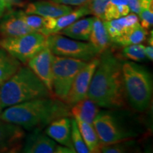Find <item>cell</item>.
I'll use <instances>...</instances> for the list:
<instances>
[{
	"label": "cell",
	"instance_id": "obj_17",
	"mask_svg": "<svg viewBox=\"0 0 153 153\" xmlns=\"http://www.w3.org/2000/svg\"><path fill=\"white\" fill-rule=\"evenodd\" d=\"M93 20L94 17L78 19L70 26L63 28L58 33L77 41H88L90 36Z\"/></svg>",
	"mask_w": 153,
	"mask_h": 153
},
{
	"label": "cell",
	"instance_id": "obj_4",
	"mask_svg": "<svg viewBox=\"0 0 153 153\" xmlns=\"http://www.w3.org/2000/svg\"><path fill=\"white\" fill-rule=\"evenodd\" d=\"M124 89L127 101L137 111H144L150 106L152 97V74L143 66L131 61L122 64Z\"/></svg>",
	"mask_w": 153,
	"mask_h": 153
},
{
	"label": "cell",
	"instance_id": "obj_31",
	"mask_svg": "<svg viewBox=\"0 0 153 153\" xmlns=\"http://www.w3.org/2000/svg\"><path fill=\"white\" fill-rule=\"evenodd\" d=\"M53 2L68 6H82L89 3L90 0H50Z\"/></svg>",
	"mask_w": 153,
	"mask_h": 153
},
{
	"label": "cell",
	"instance_id": "obj_24",
	"mask_svg": "<svg viewBox=\"0 0 153 153\" xmlns=\"http://www.w3.org/2000/svg\"><path fill=\"white\" fill-rule=\"evenodd\" d=\"M131 12L126 0H109L104 11V21L125 16Z\"/></svg>",
	"mask_w": 153,
	"mask_h": 153
},
{
	"label": "cell",
	"instance_id": "obj_6",
	"mask_svg": "<svg viewBox=\"0 0 153 153\" xmlns=\"http://www.w3.org/2000/svg\"><path fill=\"white\" fill-rule=\"evenodd\" d=\"M47 47V36L34 31L26 35L0 39V48L16 58L23 64H27L42 50Z\"/></svg>",
	"mask_w": 153,
	"mask_h": 153
},
{
	"label": "cell",
	"instance_id": "obj_18",
	"mask_svg": "<svg viewBox=\"0 0 153 153\" xmlns=\"http://www.w3.org/2000/svg\"><path fill=\"white\" fill-rule=\"evenodd\" d=\"M99 108L94 101L87 97L70 107V114L73 118H78L93 125L94 120L100 111Z\"/></svg>",
	"mask_w": 153,
	"mask_h": 153
},
{
	"label": "cell",
	"instance_id": "obj_22",
	"mask_svg": "<svg viewBox=\"0 0 153 153\" xmlns=\"http://www.w3.org/2000/svg\"><path fill=\"white\" fill-rule=\"evenodd\" d=\"M77 124L82 138L90 153L101 152V144L92 124L83 121L78 118H74Z\"/></svg>",
	"mask_w": 153,
	"mask_h": 153
},
{
	"label": "cell",
	"instance_id": "obj_16",
	"mask_svg": "<svg viewBox=\"0 0 153 153\" xmlns=\"http://www.w3.org/2000/svg\"><path fill=\"white\" fill-rule=\"evenodd\" d=\"M73 10L70 6L53 2L51 1H38L28 4L25 13L36 14L46 18H56L68 14Z\"/></svg>",
	"mask_w": 153,
	"mask_h": 153
},
{
	"label": "cell",
	"instance_id": "obj_3",
	"mask_svg": "<svg viewBox=\"0 0 153 153\" xmlns=\"http://www.w3.org/2000/svg\"><path fill=\"white\" fill-rule=\"evenodd\" d=\"M55 97L28 66H22L10 79L0 86L1 108L32 100Z\"/></svg>",
	"mask_w": 153,
	"mask_h": 153
},
{
	"label": "cell",
	"instance_id": "obj_20",
	"mask_svg": "<svg viewBox=\"0 0 153 153\" xmlns=\"http://www.w3.org/2000/svg\"><path fill=\"white\" fill-rule=\"evenodd\" d=\"M139 18L136 14H128L120 18L110 21H104L111 41L122 35L127 28L139 24Z\"/></svg>",
	"mask_w": 153,
	"mask_h": 153
},
{
	"label": "cell",
	"instance_id": "obj_35",
	"mask_svg": "<svg viewBox=\"0 0 153 153\" xmlns=\"http://www.w3.org/2000/svg\"><path fill=\"white\" fill-rule=\"evenodd\" d=\"M13 6L17 7H24L26 6V2L24 0H4Z\"/></svg>",
	"mask_w": 153,
	"mask_h": 153
},
{
	"label": "cell",
	"instance_id": "obj_27",
	"mask_svg": "<svg viewBox=\"0 0 153 153\" xmlns=\"http://www.w3.org/2000/svg\"><path fill=\"white\" fill-rule=\"evenodd\" d=\"M71 138L72 145L76 152L78 153H90L87 145H85L82 136L78 128L77 124L74 118H72V133Z\"/></svg>",
	"mask_w": 153,
	"mask_h": 153
},
{
	"label": "cell",
	"instance_id": "obj_23",
	"mask_svg": "<svg viewBox=\"0 0 153 153\" xmlns=\"http://www.w3.org/2000/svg\"><path fill=\"white\" fill-rule=\"evenodd\" d=\"M22 67V62L3 49H0V86Z\"/></svg>",
	"mask_w": 153,
	"mask_h": 153
},
{
	"label": "cell",
	"instance_id": "obj_25",
	"mask_svg": "<svg viewBox=\"0 0 153 153\" xmlns=\"http://www.w3.org/2000/svg\"><path fill=\"white\" fill-rule=\"evenodd\" d=\"M145 46L142 44H133V45L124 46L123 55L128 60L133 62H142L146 58L145 55Z\"/></svg>",
	"mask_w": 153,
	"mask_h": 153
},
{
	"label": "cell",
	"instance_id": "obj_19",
	"mask_svg": "<svg viewBox=\"0 0 153 153\" xmlns=\"http://www.w3.org/2000/svg\"><path fill=\"white\" fill-rule=\"evenodd\" d=\"M89 41L97 49L99 54L110 48L111 41L105 27L104 21L98 17H94Z\"/></svg>",
	"mask_w": 153,
	"mask_h": 153
},
{
	"label": "cell",
	"instance_id": "obj_2",
	"mask_svg": "<svg viewBox=\"0 0 153 153\" xmlns=\"http://www.w3.org/2000/svg\"><path fill=\"white\" fill-rule=\"evenodd\" d=\"M71 116L70 107L55 97H45L7 107L0 114V120L31 131L43 129L57 118Z\"/></svg>",
	"mask_w": 153,
	"mask_h": 153
},
{
	"label": "cell",
	"instance_id": "obj_38",
	"mask_svg": "<svg viewBox=\"0 0 153 153\" xmlns=\"http://www.w3.org/2000/svg\"><path fill=\"white\" fill-rule=\"evenodd\" d=\"M1 109H2V108H1V107L0 106V114H1Z\"/></svg>",
	"mask_w": 153,
	"mask_h": 153
},
{
	"label": "cell",
	"instance_id": "obj_26",
	"mask_svg": "<svg viewBox=\"0 0 153 153\" xmlns=\"http://www.w3.org/2000/svg\"><path fill=\"white\" fill-rule=\"evenodd\" d=\"M18 14L28 27L34 31L41 33L45 24V17L36 14H26L23 11H19Z\"/></svg>",
	"mask_w": 153,
	"mask_h": 153
},
{
	"label": "cell",
	"instance_id": "obj_37",
	"mask_svg": "<svg viewBox=\"0 0 153 153\" xmlns=\"http://www.w3.org/2000/svg\"><path fill=\"white\" fill-rule=\"evenodd\" d=\"M148 43L150 44V45H151V46H152V45H153V43H152V31L151 32V36H150V38H149Z\"/></svg>",
	"mask_w": 153,
	"mask_h": 153
},
{
	"label": "cell",
	"instance_id": "obj_7",
	"mask_svg": "<svg viewBox=\"0 0 153 153\" xmlns=\"http://www.w3.org/2000/svg\"><path fill=\"white\" fill-rule=\"evenodd\" d=\"M47 46L53 55L86 62L100 55L90 42L79 41L59 33L47 36Z\"/></svg>",
	"mask_w": 153,
	"mask_h": 153
},
{
	"label": "cell",
	"instance_id": "obj_21",
	"mask_svg": "<svg viewBox=\"0 0 153 153\" xmlns=\"http://www.w3.org/2000/svg\"><path fill=\"white\" fill-rule=\"evenodd\" d=\"M148 34V32L147 30L143 28L139 23L127 28L122 35L113 39L111 43L123 47L133 44H139L146 40Z\"/></svg>",
	"mask_w": 153,
	"mask_h": 153
},
{
	"label": "cell",
	"instance_id": "obj_36",
	"mask_svg": "<svg viewBox=\"0 0 153 153\" xmlns=\"http://www.w3.org/2000/svg\"><path fill=\"white\" fill-rule=\"evenodd\" d=\"M145 57H148V60L152 61L153 59V48L152 46L149 45L145 48Z\"/></svg>",
	"mask_w": 153,
	"mask_h": 153
},
{
	"label": "cell",
	"instance_id": "obj_34",
	"mask_svg": "<svg viewBox=\"0 0 153 153\" xmlns=\"http://www.w3.org/2000/svg\"><path fill=\"white\" fill-rule=\"evenodd\" d=\"M75 150L73 149L64 146V145H57L55 153H75Z\"/></svg>",
	"mask_w": 153,
	"mask_h": 153
},
{
	"label": "cell",
	"instance_id": "obj_30",
	"mask_svg": "<svg viewBox=\"0 0 153 153\" xmlns=\"http://www.w3.org/2000/svg\"><path fill=\"white\" fill-rule=\"evenodd\" d=\"M138 15L140 26L146 30L150 29L153 24V7L141 9Z\"/></svg>",
	"mask_w": 153,
	"mask_h": 153
},
{
	"label": "cell",
	"instance_id": "obj_28",
	"mask_svg": "<svg viewBox=\"0 0 153 153\" xmlns=\"http://www.w3.org/2000/svg\"><path fill=\"white\" fill-rule=\"evenodd\" d=\"M109 0H90L88 3L91 14L104 21V11Z\"/></svg>",
	"mask_w": 153,
	"mask_h": 153
},
{
	"label": "cell",
	"instance_id": "obj_13",
	"mask_svg": "<svg viewBox=\"0 0 153 153\" xmlns=\"http://www.w3.org/2000/svg\"><path fill=\"white\" fill-rule=\"evenodd\" d=\"M42 129H34L26 137L22 152L26 153H55L57 143Z\"/></svg>",
	"mask_w": 153,
	"mask_h": 153
},
{
	"label": "cell",
	"instance_id": "obj_32",
	"mask_svg": "<svg viewBox=\"0 0 153 153\" xmlns=\"http://www.w3.org/2000/svg\"><path fill=\"white\" fill-rule=\"evenodd\" d=\"M130 11L138 14L141 10V0H126Z\"/></svg>",
	"mask_w": 153,
	"mask_h": 153
},
{
	"label": "cell",
	"instance_id": "obj_15",
	"mask_svg": "<svg viewBox=\"0 0 153 153\" xmlns=\"http://www.w3.org/2000/svg\"><path fill=\"white\" fill-rule=\"evenodd\" d=\"M2 18L0 22V36L1 38L18 37L34 32L19 16L18 11H11Z\"/></svg>",
	"mask_w": 153,
	"mask_h": 153
},
{
	"label": "cell",
	"instance_id": "obj_9",
	"mask_svg": "<svg viewBox=\"0 0 153 153\" xmlns=\"http://www.w3.org/2000/svg\"><path fill=\"white\" fill-rule=\"evenodd\" d=\"M99 62V55L89 60L78 72L64 102L71 107L76 102L87 97V93L96 69Z\"/></svg>",
	"mask_w": 153,
	"mask_h": 153
},
{
	"label": "cell",
	"instance_id": "obj_8",
	"mask_svg": "<svg viewBox=\"0 0 153 153\" xmlns=\"http://www.w3.org/2000/svg\"><path fill=\"white\" fill-rule=\"evenodd\" d=\"M93 126L101 145L128 140L133 136L108 111H100L94 120Z\"/></svg>",
	"mask_w": 153,
	"mask_h": 153
},
{
	"label": "cell",
	"instance_id": "obj_33",
	"mask_svg": "<svg viewBox=\"0 0 153 153\" xmlns=\"http://www.w3.org/2000/svg\"><path fill=\"white\" fill-rule=\"evenodd\" d=\"M12 7L13 6L9 3L4 0H0V19L12 11Z\"/></svg>",
	"mask_w": 153,
	"mask_h": 153
},
{
	"label": "cell",
	"instance_id": "obj_1",
	"mask_svg": "<svg viewBox=\"0 0 153 153\" xmlns=\"http://www.w3.org/2000/svg\"><path fill=\"white\" fill-rule=\"evenodd\" d=\"M122 60L110 48L99 55V62L91 79L87 97L99 107L123 108L126 105Z\"/></svg>",
	"mask_w": 153,
	"mask_h": 153
},
{
	"label": "cell",
	"instance_id": "obj_5",
	"mask_svg": "<svg viewBox=\"0 0 153 153\" xmlns=\"http://www.w3.org/2000/svg\"><path fill=\"white\" fill-rule=\"evenodd\" d=\"M87 62L53 54V92L55 98L64 101L76 74Z\"/></svg>",
	"mask_w": 153,
	"mask_h": 153
},
{
	"label": "cell",
	"instance_id": "obj_29",
	"mask_svg": "<svg viewBox=\"0 0 153 153\" xmlns=\"http://www.w3.org/2000/svg\"><path fill=\"white\" fill-rule=\"evenodd\" d=\"M129 150L128 143L126 141L102 145L101 146V152L104 153H123Z\"/></svg>",
	"mask_w": 153,
	"mask_h": 153
},
{
	"label": "cell",
	"instance_id": "obj_12",
	"mask_svg": "<svg viewBox=\"0 0 153 153\" xmlns=\"http://www.w3.org/2000/svg\"><path fill=\"white\" fill-rule=\"evenodd\" d=\"M88 14H91V11L87 3L85 5L79 6V8L72 10L68 14L56 18L45 17V24L41 33L46 36L51 34L58 33L63 28Z\"/></svg>",
	"mask_w": 153,
	"mask_h": 153
},
{
	"label": "cell",
	"instance_id": "obj_11",
	"mask_svg": "<svg viewBox=\"0 0 153 153\" xmlns=\"http://www.w3.org/2000/svg\"><path fill=\"white\" fill-rule=\"evenodd\" d=\"M24 129L16 124L0 120V152H17L22 150Z\"/></svg>",
	"mask_w": 153,
	"mask_h": 153
},
{
	"label": "cell",
	"instance_id": "obj_14",
	"mask_svg": "<svg viewBox=\"0 0 153 153\" xmlns=\"http://www.w3.org/2000/svg\"><path fill=\"white\" fill-rule=\"evenodd\" d=\"M72 118L64 116L57 118L47 126L45 133L59 144L74 149L72 138Z\"/></svg>",
	"mask_w": 153,
	"mask_h": 153
},
{
	"label": "cell",
	"instance_id": "obj_10",
	"mask_svg": "<svg viewBox=\"0 0 153 153\" xmlns=\"http://www.w3.org/2000/svg\"><path fill=\"white\" fill-rule=\"evenodd\" d=\"M52 57L53 53L47 46L32 57L27 62V66L54 97L53 92Z\"/></svg>",
	"mask_w": 153,
	"mask_h": 153
}]
</instances>
